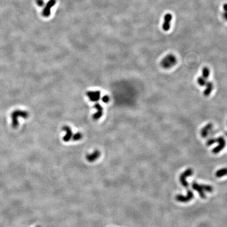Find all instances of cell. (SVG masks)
I'll return each instance as SVG.
<instances>
[{
	"label": "cell",
	"instance_id": "d4e9b609",
	"mask_svg": "<svg viewBox=\"0 0 227 227\" xmlns=\"http://www.w3.org/2000/svg\"><path fill=\"white\" fill-rule=\"evenodd\" d=\"M40 227V226H37V227Z\"/></svg>",
	"mask_w": 227,
	"mask_h": 227
},
{
	"label": "cell",
	"instance_id": "9c48e42d",
	"mask_svg": "<svg viewBox=\"0 0 227 227\" xmlns=\"http://www.w3.org/2000/svg\"><path fill=\"white\" fill-rule=\"evenodd\" d=\"M86 95L91 102H97L100 98V93L98 90L89 91Z\"/></svg>",
	"mask_w": 227,
	"mask_h": 227
},
{
	"label": "cell",
	"instance_id": "6da1fadb",
	"mask_svg": "<svg viewBox=\"0 0 227 227\" xmlns=\"http://www.w3.org/2000/svg\"><path fill=\"white\" fill-rule=\"evenodd\" d=\"M177 61V60L176 56L173 54H169L162 59L160 62V65L162 68L165 69H169L176 65Z\"/></svg>",
	"mask_w": 227,
	"mask_h": 227
},
{
	"label": "cell",
	"instance_id": "52a82bcc",
	"mask_svg": "<svg viewBox=\"0 0 227 227\" xmlns=\"http://www.w3.org/2000/svg\"><path fill=\"white\" fill-rule=\"evenodd\" d=\"M191 187L194 190H196L198 192L199 196L202 199H205L206 198V196L205 194V190L203 189L202 184H199L197 183L196 181H194L191 184Z\"/></svg>",
	"mask_w": 227,
	"mask_h": 227
},
{
	"label": "cell",
	"instance_id": "4fadbf2b",
	"mask_svg": "<svg viewBox=\"0 0 227 227\" xmlns=\"http://www.w3.org/2000/svg\"><path fill=\"white\" fill-rule=\"evenodd\" d=\"M213 125L211 124H208L206 125L201 131V136L203 138L207 137L211 131L213 129Z\"/></svg>",
	"mask_w": 227,
	"mask_h": 227
},
{
	"label": "cell",
	"instance_id": "e0dca14e",
	"mask_svg": "<svg viewBox=\"0 0 227 227\" xmlns=\"http://www.w3.org/2000/svg\"><path fill=\"white\" fill-rule=\"evenodd\" d=\"M210 75V70L208 68L204 67L202 70V76L205 78V79L208 80L209 76Z\"/></svg>",
	"mask_w": 227,
	"mask_h": 227
},
{
	"label": "cell",
	"instance_id": "8992f818",
	"mask_svg": "<svg viewBox=\"0 0 227 227\" xmlns=\"http://www.w3.org/2000/svg\"><path fill=\"white\" fill-rule=\"evenodd\" d=\"M217 143H218V145L216 147L213 148V153L215 154L219 153L222 150L224 149L225 147V139L223 137H219L217 138Z\"/></svg>",
	"mask_w": 227,
	"mask_h": 227
},
{
	"label": "cell",
	"instance_id": "3957f363",
	"mask_svg": "<svg viewBox=\"0 0 227 227\" xmlns=\"http://www.w3.org/2000/svg\"><path fill=\"white\" fill-rule=\"evenodd\" d=\"M193 174V170L191 168H188L186 170H185L184 172L180 175V177H179V181H180V184H182V186L186 188L188 191H189L190 189H189L188 188L189 187L188 182L187 181V178L188 177L191 176Z\"/></svg>",
	"mask_w": 227,
	"mask_h": 227
},
{
	"label": "cell",
	"instance_id": "5b68a950",
	"mask_svg": "<svg viewBox=\"0 0 227 227\" xmlns=\"http://www.w3.org/2000/svg\"><path fill=\"white\" fill-rule=\"evenodd\" d=\"M56 3V0H49V1L47 2L45 8H44L42 11V15L43 17H48L50 16L51 8L55 5Z\"/></svg>",
	"mask_w": 227,
	"mask_h": 227
},
{
	"label": "cell",
	"instance_id": "277c9868",
	"mask_svg": "<svg viewBox=\"0 0 227 227\" xmlns=\"http://www.w3.org/2000/svg\"><path fill=\"white\" fill-rule=\"evenodd\" d=\"M194 197L193 192L190 191V192H187L186 196L182 194H177L176 196V200L180 203H186L192 200Z\"/></svg>",
	"mask_w": 227,
	"mask_h": 227
},
{
	"label": "cell",
	"instance_id": "7c38bea8",
	"mask_svg": "<svg viewBox=\"0 0 227 227\" xmlns=\"http://www.w3.org/2000/svg\"><path fill=\"white\" fill-rule=\"evenodd\" d=\"M96 112L93 115V118L95 120H98L102 116L103 114V109L102 106L99 103H96L94 105Z\"/></svg>",
	"mask_w": 227,
	"mask_h": 227
},
{
	"label": "cell",
	"instance_id": "cb8c5ba5",
	"mask_svg": "<svg viewBox=\"0 0 227 227\" xmlns=\"http://www.w3.org/2000/svg\"><path fill=\"white\" fill-rule=\"evenodd\" d=\"M223 17L224 18L227 20V12H225L223 13Z\"/></svg>",
	"mask_w": 227,
	"mask_h": 227
},
{
	"label": "cell",
	"instance_id": "484cf974",
	"mask_svg": "<svg viewBox=\"0 0 227 227\" xmlns=\"http://www.w3.org/2000/svg\"></svg>",
	"mask_w": 227,
	"mask_h": 227
},
{
	"label": "cell",
	"instance_id": "30bf717a",
	"mask_svg": "<svg viewBox=\"0 0 227 227\" xmlns=\"http://www.w3.org/2000/svg\"><path fill=\"white\" fill-rule=\"evenodd\" d=\"M172 15L171 14H167L164 17V22L162 24V29L164 31H168L170 28V22L172 20Z\"/></svg>",
	"mask_w": 227,
	"mask_h": 227
},
{
	"label": "cell",
	"instance_id": "44dd1931",
	"mask_svg": "<svg viewBox=\"0 0 227 227\" xmlns=\"http://www.w3.org/2000/svg\"><path fill=\"white\" fill-rule=\"evenodd\" d=\"M102 101L103 102H105V103H107V102H109V100H110V98L107 95H104V96L102 97Z\"/></svg>",
	"mask_w": 227,
	"mask_h": 227
},
{
	"label": "cell",
	"instance_id": "5bb4252c",
	"mask_svg": "<svg viewBox=\"0 0 227 227\" xmlns=\"http://www.w3.org/2000/svg\"><path fill=\"white\" fill-rule=\"evenodd\" d=\"M205 87H206V88L203 92V94L205 96H209L213 89V83L208 81L207 84L205 85Z\"/></svg>",
	"mask_w": 227,
	"mask_h": 227
},
{
	"label": "cell",
	"instance_id": "d6986e66",
	"mask_svg": "<svg viewBox=\"0 0 227 227\" xmlns=\"http://www.w3.org/2000/svg\"><path fill=\"white\" fill-rule=\"evenodd\" d=\"M203 185V187L205 191H207L208 192H213V187L208 184H202Z\"/></svg>",
	"mask_w": 227,
	"mask_h": 227
},
{
	"label": "cell",
	"instance_id": "7402d4cb",
	"mask_svg": "<svg viewBox=\"0 0 227 227\" xmlns=\"http://www.w3.org/2000/svg\"><path fill=\"white\" fill-rule=\"evenodd\" d=\"M36 4H37V5L40 6V7L43 6L44 5V0H36Z\"/></svg>",
	"mask_w": 227,
	"mask_h": 227
},
{
	"label": "cell",
	"instance_id": "2e32d148",
	"mask_svg": "<svg viewBox=\"0 0 227 227\" xmlns=\"http://www.w3.org/2000/svg\"><path fill=\"white\" fill-rule=\"evenodd\" d=\"M197 83H198L199 85H200V86H202V87H204V86H205V85L207 84V82H208L207 79H205V78L203 77L202 76H199V77L197 78Z\"/></svg>",
	"mask_w": 227,
	"mask_h": 227
},
{
	"label": "cell",
	"instance_id": "ba28073f",
	"mask_svg": "<svg viewBox=\"0 0 227 227\" xmlns=\"http://www.w3.org/2000/svg\"><path fill=\"white\" fill-rule=\"evenodd\" d=\"M100 151L98 150H95L92 153L86 155V159L88 162H92L96 161V160L100 157Z\"/></svg>",
	"mask_w": 227,
	"mask_h": 227
},
{
	"label": "cell",
	"instance_id": "603a6c76",
	"mask_svg": "<svg viewBox=\"0 0 227 227\" xmlns=\"http://www.w3.org/2000/svg\"><path fill=\"white\" fill-rule=\"evenodd\" d=\"M223 8L225 12H227V3H225L223 5Z\"/></svg>",
	"mask_w": 227,
	"mask_h": 227
},
{
	"label": "cell",
	"instance_id": "7a4b0ae2",
	"mask_svg": "<svg viewBox=\"0 0 227 227\" xmlns=\"http://www.w3.org/2000/svg\"><path fill=\"white\" fill-rule=\"evenodd\" d=\"M28 116H29V114L26 111L18 110V111L14 112L11 115L13 127H17V126L18 124H19V122H18L19 117H21L23 118H27Z\"/></svg>",
	"mask_w": 227,
	"mask_h": 227
},
{
	"label": "cell",
	"instance_id": "ac0fdd59",
	"mask_svg": "<svg viewBox=\"0 0 227 227\" xmlns=\"http://www.w3.org/2000/svg\"><path fill=\"white\" fill-rule=\"evenodd\" d=\"M82 137H83V135L82 133L78 132L75 134H73L72 137V140L74 141H78L82 139Z\"/></svg>",
	"mask_w": 227,
	"mask_h": 227
},
{
	"label": "cell",
	"instance_id": "9a60e30c",
	"mask_svg": "<svg viewBox=\"0 0 227 227\" xmlns=\"http://www.w3.org/2000/svg\"><path fill=\"white\" fill-rule=\"evenodd\" d=\"M227 175V168H221L216 172V176L217 178H221Z\"/></svg>",
	"mask_w": 227,
	"mask_h": 227
},
{
	"label": "cell",
	"instance_id": "8fae6325",
	"mask_svg": "<svg viewBox=\"0 0 227 227\" xmlns=\"http://www.w3.org/2000/svg\"><path fill=\"white\" fill-rule=\"evenodd\" d=\"M63 131L65 132V135L63 138L64 141L65 142H68L70 141L71 139H72L73 137V131L72 129L68 126H65L63 128Z\"/></svg>",
	"mask_w": 227,
	"mask_h": 227
},
{
	"label": "cell",
	"instance_id": "ffe728a7",
	"mask_svg": "<svg viewBox=\"0 0 227 227\" xmlns=\"http://www.w3.org/2000/svg\"><path fill=\"white\" fill-rule=\"evenodd\" d=\"M215 143H217V138H211L207 141V146H211Z\"/></svg>",
	"mask_w": 227,
	"mask_h": 227
}]
</instances>
